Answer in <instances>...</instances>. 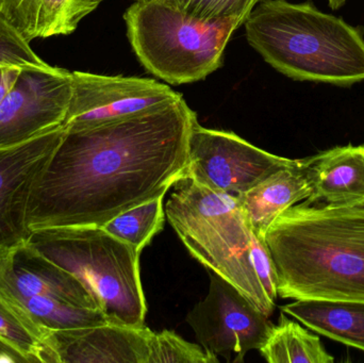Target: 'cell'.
I'll list each match as a JSON object with an SVG mask.
<instances>
[{
    "label": "cell",
    "mask_w": 364,
    "mask_h": 363,
    "mask_svg": "<svg viewBox=\"0 0 364 363\" xmlns=\"http://www.w3.org/2000/svg\"><path fill=\"white\" fill-rule=\"evenodd\" d=\"M49 332L16 300L0 292V339L23 354L29 363H50Z\"/></svg>",
    "instance_id": "cell-19"
},
{
    "label": "cell",
    "mask_w": 364,
    "mask_h": 363,
    "mask_svg": "<svg viewBox=\"0 0 364 363\" xmlns=\"http://www.w3.org/2000/svg\"><path fill=\"white\" fill-rule=\"evenodd\" d=\"M210 287L205 300L186 318L197 341L205 351L242 362L246 354L260 350L274 324L232 285L210 272Z\"/></svg>",
    "instance_id": "cell-8"
},
{
    "label": "cell",
    "mask_w": 364,
    "mask_h": 363,
    "mask_svg": "<svg viewBox=\"0 0 364 363\" xmlns=\"http://www.w3.org/2000/svg\"><path fill=\"white\" fill-rule=\"evenodd\" d=\"M250 260H252V268H254L261 286L267 292L269 300L275 303L278 296L277 276H276L275 268H274L271 255H269L264 242L259 240L255 234L252 237Z\"/></svg>",
    "instance_id": "cell-25"
},
{
    "label": "cell",
    "mask_w": 364,
    "mask_h": 363,
    "mask_svg": "<svg viewBox=\"0 0 364 363\" xmlns=\"http://www.w3.org/2000/svg\"><path fill=\"white\" fill-rule=\"evenodd\" d=\"M311 194L306 202L329 206L364 205V144L338 146L305 159Z\"/></svg>",
    "instance_id": "cell-14"
},
{
    "label": "cell",
    "mask_w": 364,
    "mask_h": 363,
    "mask_svg": "<svg viewBox=\"0 0 364 363\" xmlns=\"http://www.w3.org/2000/svg\"><path fill=\"white\" fill-rule=\"evenodd\" d=\"M72 95L73 72L47 63L26 65L0 104V147L64 125Z\"/></svg>",
    "instance_id": "cell-9"
},
{
    "label": "cell",
    "mask_w": 364,
    "mask_h": 363,
    "mask_svg": "<svg viewBox=\"0 0 364 363\" xmlns=\"http://www.w3.org/2000/svg\"><path fill=\"white\" fill-rule=\"evenodd\" d=\"M166 217L177 236L208 270L232 285L261 313L275 308L250 260L252 234L235 196L220 193L182 177L166 202Z\"/></svg>",
    "instance_id": "cell-4"
},
{
    "label": "cell",
    "mask_w": 364,
    "mask_h": 363,
    "mask_svg": "<svg viewBox=\"0 0 364 363\" xmlns=\"http://www.w3.org/2000/svg\"><path fill=\"white\" fill-rule=\"evenodd\" d=\"M348 0H328L329 6L333 9L341 8Z\"/></svg>",
    "instance_id": "cell-28"
},
{
    "label": "cell",
    "mask_w": 364,
    "mask_h": 363,
    "mask_svg": "<svg viewBox=\"0 0 364 363\" xmlns=\"http://www.w3.org/2000/svg\"><path fill=\"white\" fill-rule=\"evenodd\" d=\"M13 300L21 304L32 318L48 330H75L110 323L102 310L75 306L47 296H29Z\"/></svg>",
    "instance_id": "cell-21"
},
{
    "label": "cell",
    "mask_w": 364,
    "mask_h": 363,
    "mask_svg": "<svg viewBox=\"0 0 364 363\" xmlns=\"http://www.w3.org/2000/svg\"><path fill=\"white\" fill-rule=\"evenodd\" d=\"M196 121L181 96L121 119L64 125L59 146L32 187L28 227H102L164 197L184 176Z\"/></svg>",
    "instance_id": "cell-1"
},
{
    "label": "cell",
    "mask_w": 364,
    "mask_h": 363,
    "mask_svg": "<svg viewBox=\"0 0 364 363\" xmlns=\"http://www.w3.org/2000/svg\"><path fill=\"white\" fill-rule=\"evenodd\" d=\"M64 134L65 126L61 125L19 144L0 147V254L29 240L30 193Z\"/></svg>",
    "instance_id": "cell-10"
},
{
    "label": "cell",
    "mask_w": 364,
    "mask_h": 363,
    "mask_svg": "<svg viewBox=\"0 0 364 363\" xmlns=\"http://www.w3.org/2000/svg\"><path fill=\"white\" fill-rule=\"evenodd\" d=\"M0 292L13 298L47 296L102 310L95 296L75 275L41 255L28 242L0 254Z\"/></svg>",
    "instance_id": "cell-12"
},
{
    "label": "cell",
    "mask_w": 364,
    "mask_h": 363,
    "mask_svg": "<svg viewBox=\"0 0 364 363\" xmlns=\"http://www.w3.org/2000/svg\"><path fill=\"white\" fill-rule=\"evenodd\" d=\"M278 296L364 302V205H294L269 226Z\"/></svg>",
    "instance_id": "cell-2"
},
{
    "label": "cell",
    "mask_w": 364,
    "mask_h": 363,
    "mask_svg": "<svg viewBox=\"0 0 364 363\" xmlns=\"http://www.w3.org/2000/svg\"><path fill=\"white\" fill-rule=\"evenodd\" d=\"M28 244L77 277L110 323L142 327L147 313L140 253L102 227L34 230Z\"/></svg>",
    "instance_id": "cell-5"
},
{
    "label": "cell",
    "mask_w": 364,
    "mask_h": 363,
    "mask_svg": "<svg viewBox=\"0 0 364 363\" xmlns=\"http://www.w3.org/2000/svg\"><path fill=\"white\" fill-rule=\"evenodd\" d=\"M282 311L318 334L364 352V302L296 300Z\"/></svg>",
    "instance_id": "cell-17"
},
{
    "label": "cell",
    "mask_w": 364,
    "mask_h": 363,
    "mask_svg": "<svg viewBox=\"0 0 364 363\" xmlns=\"http://www.w3.org/2000/svg\"><path fill=\"white\" fill-rule=\"evenodd\" d=\"M295 162L258 148L233 132L208 129L196 121L188 140L183 177L237 197Z\"/></svg>",
    "instance_id": "cell-7"
},
{
    "label": "cell",
    "mask_w": 364,
    "mask_h": 363,
    "mask_svg": "<svg viewBox=\"0 0 364 363\" xmlns=\"http://www.w3.org/2000/svg\"><path fill=\"white\" fill-rule=\"evenodd\" d=\"M310 194L311 185L306 172L305 159H299L237 198L252 234L264 242L265 234L273 222L287 209L308 200Z\"/></svg>",
    "instance_id": "cell-16"
},
{
    "label": "cell",
    "mask_w": 364,
    "mask_h": 363,
    "mask_svg": "<svg viewBox=\"0 0 364 363\" xmlns=\"http://www.w3.org/2000/svg\"><path fill=\"white\" fill-rule=\"evenodd\" d=\"M151 332L115 323L50 330V363H147Z\"/></svg>",
    "instance_id": "cell-13"
},
{
    "label": "cell",
    "mask_w": 364,
    "mask_h": 363,
    "mask_svg": "<svg viewBox=\"0 0 364 363\" xmlns=\"http://www.w3.org/2000/svg\"><path fill=\"white\" fill-rule=\"evenodd\" d=\"M269 363H331L333 356L325 350L316 335L280 313L264 345L259 350Z\"/></svg>",
    "instance_id": "cell-18"
},
{
    "label": "cell",
    "mask_w": 364,
    "mask_h": 363,
    "mask_svg": "<svg viewBox=\"0 0 364 363\" xmlns=\"http://www.w3.org/2000/svg\"><path fill=\"white\" fill-rule=\"evenodd\" d=\"M124 18L142 65L176 85L203 80L218 70L229 40L244 25L241 21H198L164 0L136 1Z\"/></svg>",
    "instance_id": "cell-6"
},
{
    "label": "cell",
    "mask_w": 364,
    "mask_h": 363,
    "mask_svg": "<svg viewBox=\"0 0 364 363\" xmlns=\"http://www.w3.org/2000/svg\"><path fill=\"white\" fill-rule=\"evenodd\" d=\"M0 362L29 363L23 354L2 339H0Z\"/></svg>",
    "instance_id": "cell-27"
},
{
    "label": "cell",
    "mask_w": 364,
    "mask_h": 363,
    "mask_svg": "<svg viewBox=\"0 0 364 363\" xmlns=\"http://www.w3.org/2000/svg\"><path fill=\"white\" fill-rule=\"evenodd\" d=\"M29 44L0 14V61L12 62L21 65H42L46 63L34 53Z\"/></svg>",
    "instance_id": "cell-24"
},
{
    "label": "cell",
    "mask_w": 364,
    "mask_h": 363,
    "mask_svg": "<svg viewBox=\"0 0 364 363\" xmlns=\"http://www.w3.org/2000/svg\"><path fill=\"white\" fill-rule=\"evenodd\" d=\"M25 66L12 62L0 61V104L14 87L21 70Z\"/></svg>",
    "instance_id": "cell-26"
},
{
    "label": "cell",
    "mask_w": 364,
    "mask_h": 363,
    "mask_svg": "<svg viewBox=\"0 0 364 363\" xmlns=\"http://www.w3.org/2000/svg\"><path fill=\"white\" fill-rule=\"evenodd\" d=\"M134 1H149V0H134Z\"/></svg>",
    "instance_id": "cell-29"
},
{
    "label": "cell",
    "mask_w": 364,
    "mask_h": 363,
    "mask_svg": "<svg viewBox=\"0 0 364 363\" xmlns=\"http://www.w3.org/2000/svg\"><path fill=\"white\" fill-rule=\"evenodd\" d=\"M181 96L154 79L73 72V95L64 125L121 119L170 104Z\"/></svg>",
    "instance_id": "cell-11"
},
{
    "label": "cell",
    "mask_w": 364,
    "mask_h": 363,
    "mask_svg": "<svg viewBox=\"0 0 364 363\" xmlns=\"http://www.w3.org/2000/svg\"><path fill=\"white\" fill-rule=\"evenodd\" d=\"M188 16L205 23L241 21L263 0H164Z\"/></svg>",
    "instance_id": "cell-23"
},
{
    "label": "cell",
    "mask_w": 364,
    "mask_h": 363,
    "mask_svg": "<svg viewBox=\"0 0 364 363\" xmlns=\"http://www.w3.org/2000/svg\"><path fill=\"white\" fill-rule=\"evenodd\" d=\"M104 0H0V14L28 43L70 36Z\"/></svg>",
    "instance_id": "cell-15"
},
{
    "label": "cell",
    "mask_w": 364,
    "mask_h": 363,
    "mask_svg": "<svg viewBox=\"0 0 364 363\" xmlns=\"http://www.w3.org/2000/svg\"><path fill=\"white\" fill-rule=\"evenodd\" d=\"M164 197H159L121 213L102 228L141 254L151 239L164 229Z\"/></svg>",
    "instance_id": "cell-20"
},
{
    "label": "cell",
    "mask_w": 364,
    "mask_h": 363,
    "mask_svg": "<svg viewBox=\"0 0 364 363\" xmlns=\"http://www.w3.org/2000/svg\"><path fill=\"white\" fill-rule=\"evenodd\" d=\"M244 25L248 43L294 80L337 85L364 80L363 34L311 4L263 0Z\"/></svg>",
    "instance_id": "cell-3"
},
{
    "label": "cell",
    "mask_w": 364,
    "mask_h": 363,
    "mask_svg": "<svg viewBox=\"0 0 364 363\" xmlns=\"http://www.w3.org/2000/svg\"><path fill=\"white\" fill-rule=\"evenodd\" d=\"M149 349L147 363H218L216 355L172 330L149 332Z\"/></svg>",
    "instance_id": "cell-22"
}]
</instances>
